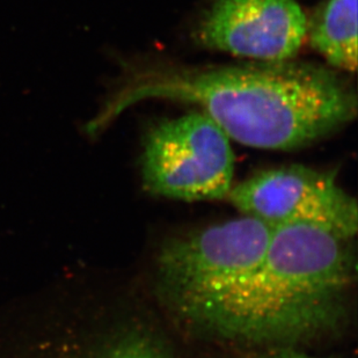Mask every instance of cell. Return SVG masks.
<instances>
[{"instance_id":"cell-1","label":"cell","mask_w":358,"mask_h":358,"mask_svg":"<svg viewBox=\"0 0 358 358\" xmlns=\"http://www.w3.org/2000/svg\"><path fill=\"white\" fill-rule=\"evenodd\" d=\"M164 99L202 109L230 139L255 149H299L357 115L352 84L328 69L291 62L136 72L113 93L88 134H98L137 102Z\"/></svg>"},{"instance_id":"cell-2","label":"cell","mask_w":358,"mask_h":358,"mask_svg":"<svg viewBox=\"0 0 358 358\" xmlns=\"http://www.w3.org/2000/svg\"><path fill=\"white\" fill-rule=\"evenodd\" d=\"M354 276L349 240L311 225L275 227L257 267L186 320L234 341H303L340 322Z\"/></svg>"},{"instance_id":"cell-3","label":"cell","mask_w":358,"mask_h":358,"mask_svg":"<svg viewBox=\"0 0 358 358\" xmlns=\"http://www.w3.org/2000/svg\"><path fill=\"white\" fill-rule=\"evenodd\" d=\"M274 229L243 215L169 241L157 262L166 303L186 320L257 267Z\"/></svg>"},{"instance_id":"cell-4","label":"cell","mask_w":358,"mask_h":358,"mask_svg":"<svg viewBox=\"0 0 358 358\" xmlns=\"http://www.w3.org/2000/svg\"><path fill=\"white\" fill-rule=\"evenodd\" d=\"M142 176L145 189L157 196L225 199L234 186L230 138L202 112L162 122L146 136Z\"/></svg>"},{"instance_id":"cell-5","label":"cell","mask_w":358,"mask_h":358,"mask_svg":"<svg viewBox=\"0 0 358 358\" xmlns=\"http://www.w3.org/2000/svg\"><path fill=\"white\" fill-rule=\"evenodd\" d=\"M227 201L273 227L311 225L350 240L358 230L355 199L329 173L305 166L264 169L234 185Z\"/></svg>"},{"instance_id":"cell-6","label":"cell","mask_w":358,"mask_h":358,"mask_svg":"<svg viewBox=\"0 0 358 358\" xmlns=\"http://www.w3.org/2000/svg\"><path fill=\"white\" fill-rule=\"evenodd\" d=\"M294 0H215L197 28L203 47L261 62L290 61L308 38Z\"/></svg>"},{"instance_id":"cell-7","label":"cell","mask_w":358,"mask_h":358,"mask_svg":"<svg viewBox=\"0 0 358 358\" xmlns=\"http://www.w3.org/2000/svg\"><path fill=\"white\" fill-rule=\"evenodd\" d=\"M308 36L315 51L348 72L357 68V0H326L308 20Z\"/></svg>"},{"instance_id":"cell-8","label":"cell","mask_w":358,"mask_h":358,"mask_svg":"<svg viewBox=\"0 0 358 358\" xmlns=\"http://www.w3.org/2000/svg\"><path fill=\"white\" fill-rule=\"evenodd\" d=\"M95 358H172L151 335L134 331L114 342Z\"/></svg>"},{"instance_id":"cell-9","label":"cell","mask_w":358,"mask_h":358,"mask_svg":"<svg viewBox=\"0 0 358 358\" xmlns=\"http://www.w3.org/2000/svg\"><path fill=\"white\" fill-rule=\"evenodd\" d=\"M253 358H317L312 356L304 355L301 352H292V350H280V352H271L266 355L257 356Z\"/></svg>"}]
</instances>
